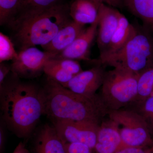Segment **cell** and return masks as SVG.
I'll list each match as a JSON object with an SVG mask.
<instances>
[{
    "label": "cell",
    "mask_w": 153,
    "mask_h": 153,
    "mask_svg": "<svg viewBox=\"0 0 153 153\" xmlns=\"http://www.w3.org/2000/svg\"><path fill=\"white\" fill-rule=\"evenodd\" d=\"M124 5L134 16L153 28V0H124Z\"/></svg>",
    "instance_id": "18"
},
{
    "label": "cell",
    "mask_w": 153,
    "mask_h": 153,
    "mask_svg": "<svg viewBox=\"0 0 153 153\" xmlns=\"http://www.w3.org/2000/svg\"><path fill=\"white\" fill-rule=\"evenodd\" d=\"M66 153H95L87 145L79 143L65 144Z\"/></svg>",
    "instance_id": "24"
},
{
    "label": "cell",
    "mask_w": 153,
    "mask_h": 153,
    "mask_svg": "<svg viewBox=\"0 0 153 153\" xmlns=\"http://www.w3.org/2000/svg\"><path fill=\"white\" fill-rule=\"evenodd\" d=\"M134 29V25L131 24L123 14L120 13L117 29L108 48L105 52L100 55V58L110 55L122 48L130 38Z\"/></svg>",
    "instance_id": "17"
},
{
    "label": "cell",
    "mask_w": 153,
    "mask_h": 153,
    "mask_svg": "<svg viewBox=\"0 0 153 153\" xmlns=\"http://www.w3.org/2000/svg\"><path fill=\"white\" fill-rule=\"evenodd\" d=\"M98 21V18L94 23L85 28L69 47L54 58L90 60V47L97 35Z\"/></svg>",
    "instance_id": "11"
},
{
    "label": "cell",
    "mask_w": 153,
    "mask_h": 153,
    "mask_svg": "<svg viewBox=\"0 0 153 153\" xmlns=\"http://www.w3.org/2000/svg\"><path fill=\"white\" fill-rule=\"evenodd\" d=\"M105 119L100 126L94 152L95 153H115L125 148L114 125L109 119Z\"/></svg>",
    "instance_id": "14"
},
{
    "label": "cell",
    "mask_w": 153,
    "mask_h": 153,
    "mask_svg": "<svg viewBox=\"0 0 153 153\" xmlns=\"http://www.w3.org/2000/svg\"><path fill=\"white\" fill-rule=\"evenodd\" d=\"M115 153H151L149 148L127 147Z\"/></svg>",
    "instance_id": "27"
},
{
    "label": "cell",
    "mask_w": 153,
    "mask_h": 153,
    "mask_svg": "<svg viewBox=\"0 0 153 153\" xmlns=\"http://www.w3.org/2000/svg\"><path fill=\"white\" fill-rule=\"evenodd\" d=\"M106 71L101 64L82 71L63 85L75 93L87 96L97 94L103 83Z\"/></svg>",
    "instance_id": "9"
},
{
    "label": "cell",
    "mask_w": 153,
    "mask_h": 153,
    "mask_svg": "<svg viewBox=\"0 0 153 153\" xmlns=\"http://www.w3.org/2000/svg\"><path fill=\"white\" fill-rule=\"evenodd\" d=\"M120 13L114 8L101 4L98 16L97 44L100 54L108 48L113 36L117 29Z\"/></svg>",
    "instance_id": "10"
},
{
    "label": "cell",
    "mask_w": 153,
    "mask_h": 153,
    "mask_svg": "<svg viewBox=\"0 0 153 153\" xmlns=\"http://www.w3.org/2000/svg\"><path fill=\"white\" fill-rule=\"evenodd\" d=\"M101 4L93 0H73L69 6V15L80 25H92L98 19Z\"/></svg>",
    "instance_id": "16"
},
{
    "label": "cell",
    "mask_w": 153,
    "mask_h": 153,
    "mask_svg": "<svg viewBox=\"0 0 153 153\" xmlns=\"http://www.w3.org/2000/svg\"><path fill=\"white\" fill-rule=\"evenodd\" d=\"M32 153H66L65 144L52 125L46 124L38 129Z\"/></svg>",
    "instance_id": "13"
},
{
    "label": "cell",
    "mask_w": 153,
    "mask_h": 153,
    "mask_svg": "<svg viewBox=\"0 0 153 153\" xmlns=\"http://www.w3.org/2000/svg\"><path fill=\"white\" fill-rule=\"evenodd\" d=\"M99 60L104 66L139 75L153 66V37L146 29L134 26L133 33L122 48Z\"/></svg>",
    "instance_id": "4"
},
{
    "label": "cell",
    "mask_w": 153,
    "mask_h": 153,
    "mask_svg": "<svg viewBox=\"0 0 153 153\" xmlns=\"http://www.w3.org/2000/svg\"><path fill=\"white\" fill-rule=\"evenodd\" d=\"M13 153H31L26 147L25 144L20 142L15 148Z\"/></svg>",
    "instance_id": "29"
},
{
    "label": "cell",
    "mask_w": 153,
    "mask_h": 153,
    "mask_svg": "<svg viewBox=\"0 0 153 153\" xmlns=\"http://www.w3.org/2000/svg\"><path fill=\"white\" fill-rule=\"evenodd\" d=\"M113 8H122L124 7V0H93Z\"/></svg>",
    "instance_id": "26"
},
{
    "label": "cell",
    "mask_w": 153,
    "mask_h": 153,
    "mask_svg": "<svg viewBox=\"0 0 153 153\" xmlns=\"http://www.w3.org/2000/svg\"><path fill=\"white\" fill-rule=\"evenodd\" d=\"M42 92L44 115L51 121H78L100 125L109 111L99 94L87 96L76 93L48 77Z\"/></svg>",
    "instance_id": "2"
},
{
    "label": "cell",
    "mask_w": 153,
    "mask_h": 153,
    "mask_svg": "<svg viewBox=\"0 0 153 153\" xmlns=\"http://www.w3.org/2000/svg\"><path fill=\"white\" fill-rule=\"evenodd\" d=\"M18 57L11 64V72L19 78L30 79L39 76L44 72L45 64L55 55L31 47L18 52Z\"/></svg>",
    "instance_id": "8"
},
{
    "label": "cell",
    "mask_w": 153,
    "mask_h": 153,
    "mask_svg": "<svg viewBox=\"0 0 153 153\" xmlns=\"http://www.w3.org/2000/svg\"><path fill=\"white\" fill-rule=\"evenodd\" d=\"M11 71L10 65H9L4 62L0 64V85L2 84L6 78L8 76L9 73Z\"/></svg>",
    "instance_id": "25"
},
{
    "label": "cell",
    "mask_w": 153,
    "mask_h": 153,
    "mask_svg": "<svg viewBox=\"0 0 153 153\" xmlns=\"http://www.w3.org/2000/svg\"><path fill=\"white\" fill-rule=\"evenodd\" d=\"M108 118L120 135L125 148H149L153 137L143 117L134 110L126 107L110 110Z\"/></svg>",
    "instance_id": "6"
},
{
    "label": "cell",
    "mask_w": 153,
    "mask_h": 153,
    "mask_svg": "<svg viewBox=\"0 0 153 153\" xmlns=\"http://www.w3.org/2000/svg\"><path fill=\"white\" fill-rule=\"evenodd\" d=\"M0 108L6 127L18 137L27 138L44 114L42 88L22 82L12 73L0 85Z\"/></svg>",
    "instance_id": "1"
},
{
    "label": "cell",
    "mask_w": 153,
    "mask_h": 153,
    "mask_svg": "<svg viewBox=\"0 0 153 153\" xmlns=\"http://www.w3.org/2000/svg\"><path fill=\"white\" fill-rule=\"evenodd\" d=\"M4 124L1 120L0 123V153H3L5 141V133Z\"/></svg>",
    "instance_id": "28"
},
{
    "label": "cell",
    "mask_w": 153,
    "mask_h": 153,
    "mask_svg": "<svg viewBox=\"0 0 153 153\" xmlns=\"http://www.w3.org/2000/svg\"><path fill=\"white\" fill-rule=\"evenodd\" d=\"M51 121L64 144L79 143L94 149L100 125L88 122L70 120Z\"/></svg>",
    "instance_id": "7"
},
{
    "label": "cell",
    "mask_w": 153,
    "mask_h": 153,
    "mask_svg": "<svg viewBox=\"0 0 153 153\" xmlns=\"http://www.w3.org/2000/svg\"><path fill=\"white\" fill-rule=\"evenodd\" d=\"M60 3H62L61 0H23L20 14L49 8Z\"/></svg>",
    "instance_id": "23"
},
{
    "label": "cell",
    "mask_w": 153,
    "mask_h": 153,
    "mask_svg": "<svg viewBox=\"0 0 153 153\" xmlns=\"http://www.w3.org/2000/svg\"><path fill=\"white\" fill-rule=\"evenodd\" d=\"M82 71L77 60L66 58H51L47 61L44 68V72L47 77L62 85Z\"/></svg>",
    "instance_id": "12"
},
{
    "label": "cell",
    "mask_w": 153,
    "mask_h": 153,
    "mask_svg": "<svg viewBox=\"0 0 153 153\" xmlns=\"http://www.w3.org/2000/svg\"><path fill=\"white\" fill-rule=\"evenodd\" d=\"M152 95L153 66L143 71L139 75L137 93L134 101L130 105L142 102Z\"/></svg>",
    "instance_id": "19"
},
{
    "label": "cell",
    "mask_w": 153,
    "mask_h": 153,
    "mask_svg": "<svg viewBox=\"0 0 153 153\" xmlns=\"http://www.w3.org/2000/svg\"><path fill=\"white\" fill-rule=\"evenodd\" d=\"M69 6L60 3L49 8L19 14L8 26L19 51L48 44L71 21Z\"/></svg>",
    "instance_id": "3"
},
{
    "label": "cell",
    "mask_w": 153,
    "mask_h": 153,
    "mask_svg": "<svg viewBox=\"0 0 153 153\" xmlns=\"http://www.w3.org/2000/svg\"><path fill=\"white\" fill-rule=\"evenodd\" d=\"M18 52L15 49L12 40L2 33H0V63L13 60L18 57Z\"/></svg>",
    "instance_id": "22"
},
{
    "label": "cell",
    "mask_w": 153,
    "mask_h": 153,
    "mask_svg": "<svg viewBox=\"0 0 153 153\" xmlns=\"http://www.w3.org/2000/svg\"><path fill=\"white\" fill-rule=\"evenodd\" d=\"M23 0H0V25H8L22 11Z\"/></svg>",
    "instance_id": "20"
},
{
    "label": "cell",
    "mask_w": 153,
    "mask_h": 153,
    "mask_svg": "<svg viewBox=\"0 0 153 153\" xmlns=\"http://www.w3.org/2000/svg\"><path fill=\"white\" fill-rule=\"evenodd\" d=\"M149 149L150 152L151 153H153V142L152 143V145H151L149 147Z\"/></svg>",
    "instance_id": "30"
},
{
    "label": "cell",
    "mask_w": 153,
    "mask_h": 153,
    "mask_svg": "<svg viewBox=\"0 0 153 153\" xmlns=\"http://www.w3.org/2000/svg\"><path fill=\"white\" fill-rule=\"evenodd\" d=\"M127 107L134 110L143 117L153 138V95L142 102Z\"/></svg>",
    "instance_id": "21"
},
{
    "label": "cell",
    "mask_w": 153,
    "mask_h": 153,
    "mask_svg": "<svg viewBox=\"0 0 153 153\" xmlns=\"http://www.w3.org/2000/svg\"><path fill=\"white\" fill-rule=\"evenodd\" d=\"M138 74L119 68L106 71L99 94L108 110L130 105L137 93Z\"/></svg>",
    "instance_id": "5"
},
{
    "label": "cell",
    "mask_w": 153,
    "mask_h": 153,
    "mask_svg": "<svg viewBox=\"0 0 153 153\" xmlns=\"http://www.w3.org/2000/svg\"><path fill=\"white\" fill-rule=\"evenodd\" d=\"M85 29V26L71 19L58 31L50 42L41 47L44 51L56 56L69 47Z\"/></svg>",
    "instance_id": "15"
}]
</instances>
